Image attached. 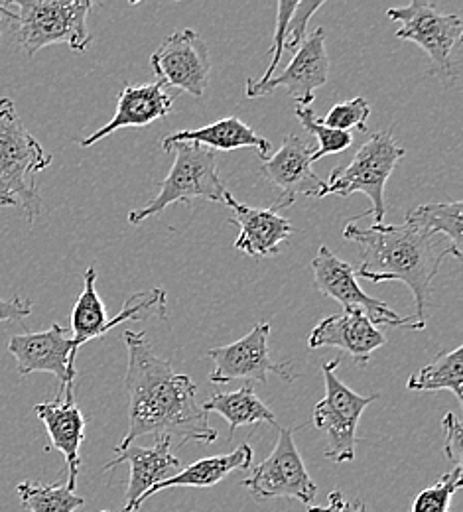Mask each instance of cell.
Returning a JSON list of instances; mask_svg holds the SVG:
<instances>
[{"label":"cell","instance_id":"20","mask_svg":"<svg viewBox=\"0 0 463 512\" xmlns=\"http://www.w3.org/2000/svg\"><path fill=\"white\" fill-rule=\"evenodd\" d=\"M172 97L160 83L127 85L117 97L115 117L105 127L87 136L81 146L89 148L121 128H144L172 113Z\"/></svg>","mask_w":463,"mask_h":512},{"label":"cell","instance_id":"3","mask_svg":"<svg viewBox=\"0 0 463 512\" xmlns=\"http://www.w3.org/2000/svg\"><path fill=\"white\" fill-rule=\"evenodd\" d=\"M52 164L38 138L24 127L12 99H0V205L20 207L28 223L42 211L36 176Z\"/></svg>","mask_w":463,"mask_h":512},{"label":"cell","instance_id":"7","mask_svg":"<svg viewBox=\"0 0 463 512\" xmlns=\"http://www.w3.org/2000/svg\"><path fill=\"white\" fill-rule=\"evenodd\" d=\"M339 363V359H333L322 365L326 394L314 408V424L326 434V457L333 463H347L355 459V449L361 442L357 438L359 420L365 408L379 400V394H357L341 383L335 375Z\"/></svg>","mask_w":463,"mask_h":512},{"label":"cell","instance_id":"24","mask_svg":"<svg viewBox=\"0 0 463 512\" xmlns=\"http://www.w3.org/2000/svg\"><path fill=\"white\" fill-rule=\"evenodd\" d=\"M203 412L223 416L231 428V438L241 426L270 424L276 426L274 412L257 396L253 386H243L233 392H217L201 404Z\"/></svg>","mask_w":463,"mask_h":512},{"label":"cell","instance_id":"17","mask_svg":"<svg viewBox=\"0 0 463 512\" xmlns=\"http://www.w3.org/2000/svg\"><path fill=\"white\" fill-rule=\"evenodd\" d=\"M387 345V335L361 312H343L320 321L310 337L308 347H335L345 351L357 365H367L371 355Z\"/></svg>","mask_w":463,"mask_h":512},{"label":"cell","instance_id":"37","mask_svg":"<svg viewBox=\"0 0 463 512\" xmlns=\"http://www.w3.org/2000/svg\"><path fill=\"white\" fill-rule=\"evenodd\" d=\"M99 512H109V511H99Z\"/></svg>","mask_w":463,"mask_h":512},{"label":"cell","instance_id":"1","mask_svg":"<svg viewBox=\"0 0 463 512\" xmlns=\"http://www.w3.org/2000/svg\"><path fill=\"white\" fill-rule=\"evenodd\" d=\"M129 367L125 384L129 390V430L117 451L133 446L142 436L178 438L180 444H213L217 432L209 414L198 402V384L188 375H178L172 365L158 357L140 331H125Z\"/></svg>","mask_w":463,"mask_h":512},{"label":"cell","instance_id":"36","mask_svg":"<svg viewBox=\"0 0 463 512\" xmlns=\"http://www.w3.org/2000/svg\"><path fill=\"white\" fill-rule=\"evenodd\" d=\"M0 14L6 16L10 22H14V18H16V14L6 6V2H0Z\"/></svg>","mask_w":463,"mask_h":512},{"label":"cell","instance_id":"30","mask_svg":"<svg viewBox=\"0 0 463 512\" xmlns=\"http://www.w3.org/2000/svg\"><path fill=\"white\" fill-rule=\"evenodd\" d=\"M371 115V105L365 97H353L349 101L337 103L331 107L328 117L322 121L326 127L351 132L353 128L367 132V119Z\"/></svg>","mask_w":463,"mask_h":512},{"label":"cell","instance_id":"32","mask_svg":"<svg viewBox=\"0 0 463 512\" xmlns=\"http://www.w3.org/2000/svg\"><path fill=\"white\" fill-rule=\"evenodd\" d=\"M296 0H280L276 4V10H278V16H276V32H274V40H272V48H270V56H272V62L266 67L265 75L259 79L261 83L268 81L270 77H274V71L278 69V64L284 56V42H286V28H288V22L296 10Z\"/></svg>","mask_w":463,"mask_h":512},{"label":"cell","instance_id":"29","mask_svg":"<svg viewBox=\"0 0 463 512\" xmlns=\"http://www.w3.org/2000/svg\"><path fill=\"white\" fill-rule=\"evenodd\" d=\"M462 465H454L436 485L420 491L412 501V512H448L454 495L462 489Z\"/></svg>","mask_w":463,"mask_h":512},{"label":"cell","instance_id":"28","mask_svg":"<svg viewBox=\"0 0 463 512\" xmlns=\"http://www.w3.org/2000/svg\"><path fill=\"white\" fill-rule=\"evenodd\" d=\"M296 117L302 123V127L306 128L312 136H316V140H318V148L314 152V162H318L330 154H339L353 144L351 132H341V130L326 127L310 107H296Z\"/></svg>","mask_w":463,"mask_h":512},{"label":"cell","instance_id":"18","mask_svg":"<svg viewBox=\"0 0 463 512\" xmlns=\"http://www.w3.org/2000/svg\"><path fill=\"white\" fill-rule=\"evenodd\" d=\"M223 203H227V207H231L233 211L229 223L239 227L235 249L245 255L255 258L276 256L280 253V245L286 243L294 233L292 223L286 217L278 215L272 207L255 209L237 201L229 190L223 195Z\"/></svg>","mask_w":463,"mask_h":512},{"label":"cell","instance_id":"14","mask_svg":"<svg viewBox=\"0 0 463 512\" xmlns=\"http://www.w3.org/2000/svg\"><path fill=\"white\" fill-rule=\"evenodd\" d=\"M314 152L316 148H312L300 136L286 134L282 146L270 154V158H266L261 172L274 188L280 190L278 201L272 205L276 213L290 207L298 195L322 197L326 182L318 178L312 168Z\"/></svg>","mask_w":463,"mask_h":512},{"label":"cell","instance_id":"2","mask_svg":"<svg viewBox=\"0 0 463 512\" xmlns=\"http://www.w3.org/2000/svg\"><path fill=\"white\" fill-rule=\"evenodd\" d=\"M343 239L361 247V266L355 276L373 284L393 280L406 284L416 306L414 320L426 327L432 280L440 272L444 258L454 255L452 247L442 245L436 237H430L408 223H379L367 229L349 223L343 231Z\"/></svg>","mask_w":463,"mask_h":512},{"label":"cell","instance_id":"11","mask_svg":"<svg viewBox=\"0 0 463 512\" xmlns=\"http://www.w3.org/2000/svg\"><path fill=\"white\" fill-rule=\"evenodd\" d=\"M270 329V321L257 323L243 339L209 349L207 357L215 363L213 371L209 373V381L213 384H227L231 381L266 383L270 375L290 383L296 381L298 375L292 373L290 363L272 361L268 347Z\"/></svg>","mask_w":463,"mask_h":512},{"label":"cell","instance_id":"34","mask_svg":"<svg viewBox=\"0 0 463 512\" xmlns=\"http://www.w3.org/2000/svg\"><path fill=\"white\" fill-rule=\"evenodd\" d=\"M34 306L30 300L14 296V298H0V321H18L28 318Z\"/></svg>","mask_w":463,"mask_h":512},{"label":"cell","instance_id":"26","mask_svg":"<svg viewBox=\"0 0 463 512\" xmlns=\"http://www.w3.org/2000/svg\"><path fill=\"white\" fill-rule=\"evenodd\" d=\"M463 347L440 353L432 363L410 375L406 388L416 392L450 390L458 402H463Z\"/></svg>","mask_w":463,"mask_h":512},{"label":"cell","instance_id":"4","mask_svg":"<svg viewBox=\"0 0 463 512\" xmlns=\"http://www.w3.org/2000/svg\"><path fill=\"white\" fill-rule=\"evenodd\" d=\"M6 6L16 14L14 34L28 56L54 44H66L73 52H85L91 44L89 0H12Z\"/></svg>","mask_w":463,"mask_h":512},{"label":"cell","instance_id":"33","mask_svg":"<svg viewBox=\"0 0 463 512\" xmlns=\"http://www.w3.org/2000/svg\"><path fill=\"white\" fill-rule=\"evenodd\" d=\"M442 428L446 432V446H444V453L446 457L454 463V465H462V449H463V436L462 424L458 420L456 414L448 412L442 420Z\"/></svg>","mask_w":463,"mask_h":512},{"label":"cell","instance_id":"35","mask_svg":"<svg viewBox=\"0 0 463 512\" xmlns=\"http://www.w3.org/2000/svg\"><path fill=\"white\" fill-rule=\"evenodd\" d=\"M308 512H367V507L363 505L361 499L347 501L341 491L333 489L326 507H308Z\"/></svg>","mask_w":463,"mask_h":512},{"label":"cell","instance_id":"9","mask_svg":"<svg viewBox=\"0 0 463 512\" xmlns=\"http://www.w3.org/2000/svg\"><path fill=\"white\" fill-rule=\"evenodd\" d=\"M292 428H280L276 446L253 473L243 479V487L259 501L266 499H296L312 507L318 485L312 481L304 459L294 442Z\"/></svg>","mask_w":463,"mask_h":512},{"label":"cell","instance_id":"8","mask_svg":"<svg viewBox=\"0 0 463 512\" xmlns=\"http://www.w3.org/2000/svg\"><path fill=\"white\" fill-rule=\"evenodd\" d=\"M387 16L393 22H400L398 40L420 46L434 64V71L444 79L452 81L456 77L452 52L463 36L460 14L442 12L440 6L430 0H414L402 8H389Z\"/></svg>","mask_w":463,"mask_h":512},{"label":"cell","instance_id":"23","mask_svg":"<svg viewBox=\"0 0 463 512\" xmlns=\"http://www.w3.org/2000/svg\"><path fill=\"white\" fill-rule=\"evenodd\" d=\"M97 270L89 266L83 276V290L71 310V345L73 359H77L79 349L99 337H105L107 331V310L97 292Z\"/></svg>","mask_w":463,"mask_h":512},{"label":"cell","instance_id":"6","mask_svg":"<svg viewBox=\"0 0 463 512\" xmlns=\"http://www.w3.org/2000/svg\"><path fill=\"white\" fill-rule=\"evenodd\" d=\"M170 152H176V158L168 176L160 184V192L148 205L129 213L131 225L148 221L174 203L192 205L196 199L223 203L227 188L219 178L217 154L213 150L182 142L174 144Z\"/></svg>","mask_w":463,"mask_h":512},{"label":"cell","instance_id":"13","mask_svg":"<svg viewBox=\"0 0 463 512\" xmlns=\"http://www.w3.org/2000/svg\"><path fill=\"white\" fill-rule=\"evenodd\" d=\"M150 65L158 79L156 83L164 89L176 87L194 97L205 95L211 56L205 40L196 30L186 28L170 34L150 56Z\"/></svg>","mask_w":463,"mask_h":512},{"label":"cell","instance_id":"12","mask_svg":"<svg viewBox=\"0 0 463 512\" xmlns=\"http://www.w3.org/2000/svg\"><path fill=\"white\" fill-rule=\"evenodd\" d=\"M326 28H316L304 44L296 50L288 67L270 77L265 83L251 77L245 83V95L249 99L270 95L274 89H286L296 101V107H310L314 103V93L330 81V58L326 50Z\"/></svg>","mask_w":463,"mask_h":512},{"label":"cell","instance_id":"19","mask_svg":"<svg viewBox=\"0 0 463 512\" xmlns=\"http://www.w3.org/2000/svg\"><path fill=\"white\" fill-rule=\"evenodd\" d=\"M115 455L117 457L105 465V471H111L121 463L131 465L125 507L121 512H134V505L144 493L168 481L182 469L180 457L172 453L170 438H156V444L152 448H140L133 444L123 451H117Z\"/></svg>","mask_w":463,"mask_h":512},{"label":"cell","instance_id":"21","mask_svg":"<svg viewBox=\"0 0 463 512\" xmlns=\"http://www.w3.org/2000/svg\"><path fill=\"white\" fill-rule=\"evenodd\" d=\"M198 144L209 150H239V148H255L259 156L266 160L272 154V144L257 134L247 123H243L237 117H227L217 123H211L207 127L196 128V130H180L162 140L164 152H170L174 144Z\"/></svg>","mask_w":463,"mask_h":512},{"label":"cell","instance_id":"27","mask_svg":"<svg viewBox=\"0 0 463 512\" xmlns=\"http://www.w3.org/2000/svg\"><path fill=\"white\" fill-rule=\"evenodd\" d=\"M22 507L28 512H75L85 505V499L62 483H32L22 481L16 487Z\"/></svg>","mask_w":463,"mask_h":512},{"label":"cell","instance_id":"22","mask_svg":"<svg viewBox=\"0 0 463 512\" xmlns=\"http://www.w3.org/2000/svg\"><path fill=\"white\" fill-rule=\"evenodd\" d=\"M253 457L255 451L251 448V444H241L239 448L225 455H215V457H205L199 459L196 463L180 469L174 477H170L168 481L156 485L154 489H150L148 493H144L138 503L134 505V512L138 511L152 495L164 491V489H176V487H190V489H211L215 485H219L225 477H229L233 471H245L251 469L253 465Z\"/></svg>","mask_w":463,"mask_h":512},{"label":"cell","instance_id":"15","mask_svg":"<svg viewBox=\"0 0 463 512\" xmlns=\"http://www.w3.org/2000/svg\"><path fill=\"white\" fill-rule=\"evenodd\" d=\"M8 351L16 359L20 377H28L32 373H50L62 384L60 390L75 381L71 331L60 323H54L46 331L12 335L8 341Z\"/></svg>","mask_w":463,"mask_h":512},{"label":"cell","instance_id":"10","mask_svg":"<svg viewBox=\"0 0 463 512\" xmlns=\"http://www.w3.org/2000/svg\"><path fill=\"white\" fill-rule=\"evenodd\" d=\"M314 282L318 292L330 296L343 306V312H361L375 325L404 327L410 331L424 329L414 316L400 318L395 310H391L383 300L367 296L355 278V268L341 260L330 247H320L318 255L312 260Z\"/></svg>","mask_w":463,"mask_h":512},{"label":"cell","instance_id":"31","mask_svg":"<svg viewBox=\"0 0 463 512\" xmlns=\"http://www.w3.org/2000/svg\"><path fill=\"white\" fill-rule=\"evenodd\" d=\"M324 0L322 2H298L296 4V10L288 22V28H286V42H284V52H290L292 56L296 54V50L304 44V40L308 38L306 32H308V24L312 20V16L322 8Z\"/></svg>","mask_w":463,"mask_h":512},{"label":"cell","instance_id":"5","mask_svg":"<svg viewBox=\"0 0 463 512\" xmlns=\"http://www.w3.org/2000/svg\"><path fill=\"white\" fill-rule=\"evenodd\" d=\"M404 154L406 152L398 144L391 128L371 134L369 140L357 150V154L347 166L335 168L331 172L322 197L330 193H337L341 197L363 193L371 201V207L365 213L351 219V223L359 221L365 215H373L375 225L385 223V213H387L385 188L398 162L404 158Z\"/></svg>","mask_w":463,"mask_h":512},{"label":"cell","instance_id":"25","mask_svg":"<svg viewBox=\"0 0 463 512\" xmlns=\"http://www.w3.org/2000/svg\"><path fill=\"white\" fill-rule=\"evenodd\" d=\"M462 201L450 203H426L410 209L406 213L404 223L416 227L418 231L436 237L438 233L446 235L454 256L462 258Z\"/></svg>","mask_w":463,"mask_h":512},{"label":"cell","instance_id":"16","mask_svg":"<svg viewBox=\"0 0 463 512\" xmlns=\"http://www.w3.org/2000/svg\"><path fill=\"white\" fill-rule=\"evenodd\" d=\"M34 412L46 426L50 446L66 457L67 489L75 491L81 471L79 449L85 440V416L75 402L73 384L60 390L54 402L36 404Z\"/></svg>","mask_w":463,"mask_h":512}]
</instances>
